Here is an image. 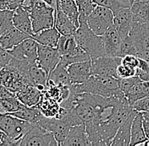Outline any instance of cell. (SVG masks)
<instances>
[{
  "label": "cell",
  "mask_w": 149,
  "mask_h": 146,
  "mask_svg": "<svg viewBox=\"0 0 149 146\" xmlns=\"http://www.w3.org/2000/svg\"><path fill=\"white\" fill-rule=\"evenodd\" d=\"M70 92L72 93H92L104 97L125 98L124 92L119 86V79L113 76L92 75L86 82L80 84H71Z\"/></svg>",
  "instance_id": "6da1fadb"
},
{
  "label": "cell",
  "mask_w": 149,
  "mask_h": 146,
  "mask_svg": "<svg viewBox=\"0 0 149 146\" xmlns=\"http://www.w3.org/2000/svg\"><path fill=\"white\" fill-rule=\"evenodd\" d=\"M29 13L34 34L54 26V8L43 0H24L21 4Z\"/></svg>",
  "instance_id": "7a4b0ae2"
},
{
  "label": "cell",
  "mask_w": 149,
  "mask_h": 146,
  "mask_svg": "<svg viewBox=\"0 0 149 146\" xmlns=\"http://www.w3.org/2000/svg\"><path fill=\"white\" fill-rule=\"evenodd\" d=\"M77 45L85 50L91 58L106 56L102 36L95 34L89 28L86 21L80 22L79 27L74 33Z\"/></svg>",
  "instance_id": "3957f363"
},
{
  "label": "cell",
  "mask_w": 149,
  "mask_h": 146,
  "mask_svg": "<svg viewBox=\"0 0 149 146\" xmlns=\"http://www.w3.org/2000/svg\"><path fill=\"white\" fill-rule=\"evenodd\" d=\"M33 126L30 122L7 113H0V130L9 138L11 145H19L24 136Z\"/></svg>",
  "instance_id": "277c9868"
},
{
  "label": "cell",
  "mask_w": 149,
  "mask_h": 146,
  "mask_svg": "<svg viewBox=\"0 0 149 146\" xmlns=\"http://www.w3.org/2000/svg\"><path fill=\"white\" fill-rule=\"evenodd\" d=\"M129 37L135 46L136 57L149 62V23L133 21Z\"/></svg>",
  "instance_id": "5b68a950"
},
{
  "label": "cell",
  "mask_w": 149,
  "mask_h": 146,
  "mask_svg": "<svg viewBox=\"0 0 149 146\" xmlns=\"http://www.w3.org/2000/svg\"><path fill=\"white\" fill-rule=\"evenodd\" d=\"M113 15L110 9L96 5L92 13L88 15L86 23L89 28L98 36H102L113 25Z\"/></svg>",
  "instance_id": "8992f818"
},
{
  "label": "cell",
  "mask_w": 149,
  "mask_h": 146,
  "mask_svg": "<svg viewBox=\"0 0 149 146\" xmlns=\"http://www.w3.org/2000/svg\"><path fill=\"white\" fill-rule=\"evenodd\" d=\"M19 146H58L54 134L38 125L33 124L24 136Z\"/></svg>",
  "instance_id": "52a82bcc"
},
{
  "label": "cell",
  "mask_w": 149,
  "mask_h": 146,
  "mask_svg": "<svg viewBox=\"0 0 149 146\" xmlns=\"http://www.w3.org/2000/svg\"><path fill=\"white\" fill-rule=\"evenodd\" d=\"M120 63L121 57H120L102 56L91 58L92 74L97 76H113L119 79L116 70Z\"/></svg>",
  "instance_id": "ba28073f"
},
{
  "label": "cell",
  "mask_w": 149,
  "mask_h": 146,
  "mask_svg": "<svg viewBox=\"0 0 149 146\" xmlns=\"http://www.w3.org/2000/svg\"><path fill=\"white\" fill-rule=\"evenodd\" d=\"M0 84L15 93L30 83L15 67L8 64L0 70Z\"/></svg>",
  "instance_id": "9c48e42d"
},
{
  "label": "cell",
  "mask_w": 149,
  "mask_h": 146,
  "mask_svg": "<svg viewBox=\"0 0 149 146\" xmlns=\"http://www.w3.org/2000/svg\"><path fill=\"white\" fill-rule=\"evenodd\" d=\"M61 59L57 47L38 44L37 46V63L40 67L49 75Z\"/></svg>",
  "instance_id": "30bf717a"
},
{
  "label": "cell",
  "mask_w": 149,
  "mask_h": 146,
  "mask_svg": "<svg viewBox=\"0 0 149 146\" xmlns=\"http://www.w3.org/2000/svg\"><path fill=\"white\" fill-rule=\"evenodd\" d=\"M38 43L32 38L28 37L12 49L7 50L12 57L18 60H26L30 63H35L37 59Z\"/></svg>",
  "instance_id": "8fae6325"
},
{
  "label": "cell",
  "mask_w": 149,
  "mask_h": 146,
  "mask_svg": "<svg viewBox=\"0 0 149 146\" xmlns=\"http://www.w3.org/2000/svg\"><path fill=\"white\" fill-rule=\"evenodd\" d=\"M113 25L122 39L129 35L132 24L133 16L130 7H121L113 11Z\"/></svg>",
  "instance_id": "7c38bea8"
},
{
  "label": "cell",
  "mask_w": 149,
  "mask_h": 146,
  "mask_svg": "<svg viewBox=\"0 0 149 146\" xmlns=\"http://www.w3.org/2000/svg\"><path fill=\"white\" fill-rule=\"evenodd\" d=\"M67 72L71 84H80L86 82L93 75L91 59L68 65Z\"/></svg>",
  "instance_id": "4fadbf2b"
},
{
  "label": "cell",
  "mask_w": 149,
  "mask_h": 146,
  "mask_svg": "<svg viewBox=\"0 0 149 146\" xmlns=\"http://www.w3.org/2000/svg\"><path fill=\"white\" fill-rule=\"evenodd\" d=\"M102 39L106 56H109V57L120 56L122 38L115 30L113 25H112L105 31V33L102 36Z\"/></svg>",
  "instance_id": "5bb4252c"
},
{
  "label": "cell",
  "mask_w": 149,
  "mask_h": 146,
  "mask_svg": "<svg viewBox=\"0 0 149 146\" xmlns=\"http://www.w3.org/2000/svg\"><path fill=\"white\" fill-rule=\"evenodd\" d=\"M22 103L19 100L15 93L0 84V113H11L18 111Z\"/></svg>",
  "instance_id": "9a60e30c"
},
{
  "label": "cell",
  "mask_w": 149,
  "mask_h": 146,
  "mask_svg": "<svg viewBox=\"0 0 149 146\" xmlns=\"http://www.w3.org/2000/svg\"><path fill=\"white\" fill-rule=\"evenodd\" d=\"M26 79L31 84L36 86L38 90L43 93L47 86L48 80L47 73L40 67L37 61L35 63H30L28 66Z\"/></svg>",
  "instance_id": "2e32d148"
},
{
  "label": "cell",
  "mask_w": 149,
  "mask_h": 146,
  "mask_svg": "<svg viewBox=\"0 0 149 146\" xmlns=\"http://www.w3.org/2000/svg\"><path fill=\"white\" fill-rule=\"evenodd\" d=\"M91 143L88 139L85 123H81L70 128L63 146H89Z\"/></svg>",
  "instance_id": "e0dca14e"
},
{
  "label": "cell",
  "mask_w": 149,
  "mask_h": 146,
  "mask_svg": "<svg viewBox=\"0 0 149 146\" xmlns=\"http://www.w3.org/2000/svg\"><path fill=\"white\" fill-rule=\"evenodd\" d=\"M137 111L132 110L130 116L124 123L118 128L114 137L113 138L110 146H130V129L133 118L136 115Z\"/></svg>",
  "instance_id": "ac0fdd59"
},
{
  "label": "cell",
  "mask_w": 149,
  "mask_h": 146,
  "mask_svg": "<svg viewBox=\"0 0 149 146\" xmlns=\"http://www.w3.org/2000/svg\"><path fill=\"white\" fill-rule=\"evenodd\" d=\"M28 37H31L20 31L16 27L12 26L0 36V46L6 50H9L17 46Z\"/></svg>",
  "instance_id": "d6986e66"
},
{
  "label": "cell",
  "mask_w": 149,
  "mask_h": 146,
  "mask_svg": "<svg viewBox=\"0 0 149 146\" xmlns=\"http://www.w3.org/2000/svg\"><path fill=\"white\" fill-rule=\"evenodd\" d=\"M15 95L23 105L26 107H34L41 100L42 92L38 90L36 86L28 84L15 92Z\"/></svg>",
  "instance_id": "ffe728a7"
},
{
  "label": "cell",
  "mask_w": 149,
  "mask_h": 146,
  "mask_svg": "<svg viewBox=\"0 0 149 146\" xmlns=\"http://www.w3.org/2000/svg\"><path fill=\"white\" fill-rule=\"evenodd\" d=\"M13 24L15 27L29 35L30 37H32L34 35L30 15L23 7L19 6L14 10Z\"/></svg>",
  "instance_id": "44dd1931"
},
{
  "label": "cell",
  "mask_w": 149,
  "mask_h": 146,
  "mask_svg": "<svg viewBox=\"0 0 149 146\" xmlns=\"http://www.w3.org/2000/svg\"><path fill=\"white\" fill-rule=\"evenodd\" d=\"M54 27L61 35H74L77 29L57 3L54 9Z\"/></svg>",
  "instance_id": "7402d4cb"
},
{
  "label": "cell",
  "mask_w": 149,
  "mask_h": 146,
  "mask_svg": "<svg viewBox=\"0 0 149 146\" xmlns=\"http://www.w3.org/2000/svg\"><path fill=\"white\" fill-rule=\"evenodd\" d=\"M143 118L141 112H137L133 118L131 129H130V146L143 145L144 142L147 140V137L144 133L142 125Z\"/></svg>",
  "instance_id": "603a6c76"
},
{
  "label": "cell",
  "mask_w": 149,
  "mask_h": 146,
  "mask_svg": "<svg viewBox=\"0 0 149 146\" xmlns=\"http://www.w3.org/2000/svg\"><path fill=\"white\" fill-rule=\"evenodd\" d=\"M60 37H61V34L54 26V27L42 30L40 32L34 34L31 37L38 44L52 46V47H57L58 42Z\"/></svg>",
  "instance_id": "cb8c5ba5"
},
{
  "label": "cell",
  "mask_w": 149,
  "mask_h": 146,
  "mask_svg": "<svg viewBox=\"0 0 149 146\" xmlns=\"http://www.w3.org/2000/svg\"><path fill=\"white\" fill-rule=\"evenodd\" d=\"M67 66L68 65H66L60 59L59 63L57 64L54 69L49 73L47 80L53 82L57 85H71L70 77L67 72Z\"/></svg>",
  "instance_id": "d4e9b609"
},
{
  "label": "cell",
  "mask_w": 149,
  "mask_h": 146,
  "mask_svg": "<svg viewBox=\"0 0 149 146\" xmlns=\"http://www.w3.org/2000/svg\"><path fill=\"white\" fill-rule=\"evenodd\" d=\"M133 21L149 23V1H134L130 6Z\"/></svg>",
  "instance_id": "484cf974"
},
{
  "label": "cell",
  "mask_w": 149,
  "mask_h": 146,
  "mask_svg": "<svg viewBox=\"0 0 149 146\" xmlns=\"http://www.w3.org/2000/svg\"><path fill=\"white\" fill-rule=\"evenodd\" d=\"M36 106L37 108L40 110V111L47 118L56 117L60 108V104L58 102L49 98L43 93L41 97V100H39V102Z\"/></svg>",
  "instance_id": "4316f807"
},
{
  "label": "cell",
  "mask_w": 149,
  "mask_h": 146,
  "mask_svg": "<svg viewBox=\"0 0 149 146\" xmlns=\"http://www.w3.org/2000/svg\"><path fill=\"white\" fill-rule=\"evenodd\" d=\"M12 116H15L16 118L20 119H23L25 121L30 122L32 124H36L37 121L42 116V112L40 111V110L37 107V106L34 107H26L25 105L22 104V106L20 107V108L14 112L9 113Z\"/></svg>",
  "instance_id": "83f0119b"
},
{
  "label": "cell",
  "mask_w": 149,
  "mask_h": 146,
  "mask_svg": "<svg viewBox=\"0 0 149 146\" xmlns=\"http://www.w3.org/2000/svg\"><path fill=\"white\" fill-rule=\"evenodd\" d=\"M125 95L130 105L138 99L149 96V81H140L136 83L125 93Z\"/></svg>",
  "instance_id": "f1b7e54d"
},
{
  "label": "cell",
  "mask_w": 149,
  "mask_h": 146,
  "mask_svg": "<svg viewBox=\"0 0 149 146\" xmlns=\"http://www.w3.org/2000/svg\"><path fill=\"white\" fill-rule=\"evenodd\" d=\"M57 4L76 27H79V10L74 0H57Z\"/></svg>",
  "instance_id": "f546056e"
},
{
  "label": "cell",
  "mask_w": 149,
  "mask_h": 146,
  "mask_svg": "<svg viewBox=\"0 0 149 146\" xmlns=\"http://www.w3.org/2000/svg\"><path fill=\"white\" fill-rule=\"evenodd\" d=\"M78 46L74 35H61L58 42L57 49L61 57L70 54Z\"/></svg>",
  "instance_id": "4dcf8cb0"
},
{
  "label": "cell",
  "mask_w": 149,
  "mask_h": 146,
  "mask_svg": "<svg viewBox=\"0 0 149 146\" xmlns=\"http://www.w3.org/2000/svg\"><path fill=\"white\" fill-rule=\"evenodd\" d=\"M91 57L89 54L83 50L81 47L77 46L73 52H71L70 54L61 57V60L65 63L66 65H70L74 63H78V62H82V61H86L90 60Z\"/></svg>",
  "instance_id": "1f68e13d"
},
{
  "label": "cell",
  "mask_w": 149,
  "mask_h": 146,
  "mask_svg": "<svg viewBox=\"0 0 149 146\" xmlns=\"http://www.w3.org/2000/svg\"><path fill=\"white\" fill-rule=\"evenodd\" d=\"M79 10V23L81 21H86L88 15L92 13L97 4L93 0H74Z\"/></svg>",
  "instance_id": "d6a6232c"
},
{
  "label": "cell",
  "mask_w": 149,
  "mask_h": 146,
  "mask_svg": "<svg viewBox=\"0 0 149 146\" xmlns=\"http://www.w3.org/2000/svg\"><path fill=\"white\" fill-rule=\"evenodd\" d=\"M14 10L9 9L0 10V36L9 28L14 26L13 24Z\"/></svg>",
  "instance_id": "836d02e7"
},
{
  "label": "cell",
  "mask_w": 149,
  "mask_h": 146,
  "mask_svg": "<svg viewBox=\"0 0 149 146\" xmlns=\"http://www.w3.org/2000/svg\"><path fill=\"white\" fill-rule=\"evenodd\" d=\"M136 75L141 81H149V62L139 58V64L136 68Z\"/></svg>",
  "instance_id": "e575fe53"
},
{
  "label": "cell",
  "mask_w": 149,
  "mask_h": 146,
  "mask_svg": "<svg viewBox=\"0 0 149 146\" xmlns=\"http://www.w3.org/2000/svg\"><path fill=\"white\" fill-rule=\"evenodd\" d=\"M125 55H135L136 56V48L133 44L132 40L130 39L129 35L125 38L122 39V45H121V51H120V57H123Z\"/></svg>",
  "instance_id": "d590c367"
},
{
  "label": "cell",
  "mask_w": 149,
  "mask_h": 146,
  "mask_svg": "<svg viewBox=\"0 0 149 146\" xmlns=\"http://www.w3.org/2000/svg\"><path fill=\"white\" fill-rule=\"evenodd\" d=\"M140 81H141V80L136 75L132 76V77H129V78L119 79V86H120V89L125 94L128 90H130L134 84H136V83L140 82Z\"/></svg>",
  "instance_id": "8d00e7d4"
},
{
  "label": "cell",
  "mask_w": 149,
  "mask_h": 146,
  "mask_svg": "<svg viewBox=\"0 0 149 146\" xmlns=\"http://www.w3.org/2000/svg\"><path fill=\"white\" fill-rule=\"evenodd\" d=\"M131 108L137 112H143L149 110V96H145L136 100L130 105Z\"/></svg>",
  "instance_id": "74e56055"
},
{
  "label": "cell",
  "mask_w": 149,
  "mask_h": 146,
  "mask_svg": "<svg viewBox=\"0 0 149 146\" xmlns=\"http://www.w3.org/2000/svg\"><path fill=\"white\" fill-rule=\"evenodd\" d=\"M117 75L119 79H123V78H129L132 76H136V69H132L128 66H125L124 64H120L117 67Z\"/></svg>",
  "instance_id": "f35d334b"
},
{
  "label": "cell",
  "mask_w": 149,
  "mask_h": 146,
  "mask_svg": "<svg viewBox=\"0 0 149 146\" xmlns=\"http://www.w3.org/2000/svg\"><path fill=\"white\" fill-rule=\"evenodd\" d=\"M121 64L136 69L139 64V57L135 55H125L121 57Z\"/></svg>",
  "instance_id": "ab89813d"
},
{
  "label": "cell",
  "mask_w": 149,
  "mask_h": 146,
  "mask_svg": "<svg viewBox=\"0 0 149 146\" xmlns=\"http://www.w3.org/2000/svg\"><path fill=\"white\" fill-rule=\"evenodd\" d=\"M93 3L97 5H100V6H103V7L110 9L112 12L118 8H121L115 0H93Z\"/></svg>",
  "instance_id": "60d3db41"
},
{
  "label": "cell",
  "mask_w": 149,
  "mask_h": 146,
  "mask_svg": "<svg viewBox=\"0 0 149 146\" xmlns=\"http://www.w3.org/2000/svg\"><path fill=\"white\" fill-rule=\"evenodd\" d=\"M12 56L9 52L0 46V70L9 64Z\"/></svg>",
  "instance_id": "b9f144b4"
},
{
  "label": "cell",
  "mask_w": 149,
  "mask_h": 146,
  "mask_svg": "<svg viewBox=\"0 0 149 146\" xmlns=\"http://www.w3.org/2000/svg\"><path fill=\"white\" fill-rule=\"evenodd\" d=\"M6 2H7L8 9L10 10H15L18 7L21 6L24 0H6Z\"/></svg>",
  "instance_id": "7bdbcfd3"
},
{
  "label": "cell",
  "mask_w": 149,
  "mask_h": 146,
  "mask_svg": "<svg viewBox=\"0 0 149 146\" xmlns=\"http://www.w3.org/2000/svg\"><path fill=\"white\" fill-rule=\"evenodd\" d=\"M0 145H11L8 136L0 130Z\"/></svg>",
  "instance_id": "ee69618b"
},
{
  "label": "cell",
  "mask_w": 149,
  "mask_h": 146,
  "mask_svg": "<svg viewBox=\"0 0 149 146\" xmlns=\"http://www.w3.org/2000/svg\"><path fill=\"white\" fill-rule=\"evenodd\" d=\"M142 125H143V129H144V133L147 138H149V122L148 121L144 120L142 121Z\"/></svg>",
  "instance_id": "f6af8a7d"
},
{
  "label": "cell",
  "mask_w": 149,
  "mask_h": 146,
  "mask_svg": "<svg viewBox=\"0 0 149 146\" xmlns=\"http://www.w3.org/2000/svg\"><path fill=\"white\" fill-rule=\"evenodd\" d=\"M120 7H130V3L129 0H115Z\"/></svg>",
  "instance_id": "bcb514c9"
},
{
  "label": "cell",
  "mask_w": 149,
  "mask_h": 146,
  "mask_svg": "<svg viewBox=\"0 0 149 146\" xmlns=\"http://www.w3.org/2000/svg\"><path fill=\"white\" fill-rule=\"evenodd\" d=\"M5 9H8V5H7L6 0H0V10Z\"/></svg>",
  "instance_id": "7dc6e473"
},
{
  "label": "cell",
  "mask_w": 149,
  "mask_h": 146,
  "mask_svg": "<svg viewBox=\"0 0 149 146\" xmlns=\"http://www.w3.org/2000/svg\"><path fill=\"white\" fill-rule=\"evenodd\" d=\"M45 3H47V4H49L50 6H52L53 8L55 9L56 3H57V0H43Z\"/></svg>",
  "instance_id": "c3c4849f"
},
{
  "label": "cell",
  "mask_w": 149,
  "mask_h": 146,
  "mask_svg": "<svg viewBox=\"0 0 149 146\" xmlns=\"http://www.w3.org/2000/svg\"><path fill=\"white\" fill-rule=\"evenodd\" d=\"M141 115H142V118L144 120L148 121L149 122V110L146 111H143V112H141Z\"/></svg>",
  "instance_id": "681fc988"
},
{
  "label": "cell",
  "mask_w": 149,
  "mask_h": 146,
  "mask_svg": "<svg viewBox=\"0 0 149 146\" xmlns=\"http://www.w3.org/2000/svg\"><path fill=\"white\" fill-rule=\"evenodd\" d=\"M143 146H149V138H147V140L143 144Z\"/></svg>",
  "instance_id": "f907efd6"
},
{
  "label": "cell",
  "mask_w": 149,
  "mask_h": 146,
  "mask_svg": "<svg viewBox=\"0 0 149 146\" xmlns=\"http://www.w3.org/2000/svg\"><path fill=\"white\" fill-rule=\"evenodd\" d=\"M134 1H135V0H129V2H130V6H131V4L134 3Z\"/></svg>",
  "instance_id": "816d5d0a"
},
{
  "label": "cell",
  "mask_w": 149,
  "mask_h": 146,
  "mask_svg": "<svg viewBox=\"0 0 149 146\" xmlns=\"http://www.w3.org/2000/svg\"><path fill=\"white\" fill-rule=\"evenodd\" d=\"M135 1H149V0H135Z\"/></svg>",
  "instance_id": "f5cc1de1"
}]
</instances>
